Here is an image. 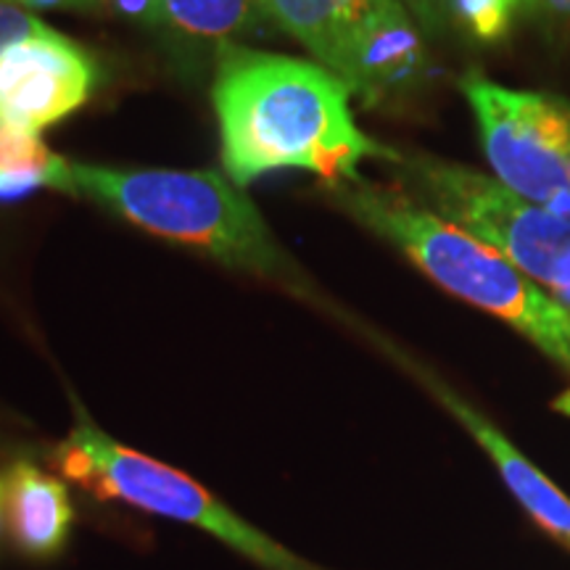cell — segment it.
<instances>
[{
    "label": "cell",
    "mask_w": 570,
    "mask_h": 570,
    "mask_svg": "<svg viewBox=\"0 0 570 570\" xmlns=\"http://www.w3.org/2000/svg\"><path fill=\"white\" fill-rule=\"evenodd\" d=\"M212 104L225 173L238 188L275 169H304L323 183L354 180L362 159H399L396 148L360 130L352 88L323 63L227 42Z\"/></svg>",
    "instance_id": "6da1fadb"
},
{
    "label": "cell",
    "mask_w": 570,
    "mask_h": 570,
    "mask_svg": "<svg viewBox=\"0 0 570 570\" xmlns=\"http://www.w3.org/2000/svg\"><path fill=\"white\" fill-rule=\"evenodd\" d=\"M325 196L354 223L396 246L449 294L512 325L570 370V312L494 246L439 217L404 190L362 177L325 183Z\"/></svg>",
    "instance_id": "7a4b0ae2"
},
{
    "label": "cell",
    "mask_w": 570,
    "mask_h": 570,
    "mask_svg": "<svg viewBox=\"0 0 570 570\" xmlns=\"http://www.w3.org/2000/svg\"><path fill=\"white\" fill-rule=\"evenodd\" d=\"M77 196L106 206L140 230L194 246L262 281L312 296L309 281L283 252L244 190L214 169H122L71 164Z\"/></svg>",
    "instance_id": "3957f363"
},
{
    "label": "cell",
    "mask_w": 570,
    "mask_h": 570,
    "mask_svg": "<svg viewBox=\"0 0 570 570\" xmlns=\"http://www.w3.org/2000/svg\"><path fill=\"white\" fill-rule=\"evenodd\" d=\"M56 465L67 479L106 499H119L151 515L212 533L262 570H323L298 558L288 547L277 544L267 533L256 531L248 520L235 515L190 475L117 444L101 428L90 423L82 407H77V423L67 441L56 449Z\"/></svg>",
    "instance_id": "277c9868"
},
{
    "label": "cell",
    "mask_w": 570,
    "mask_h": 570,
    "mask_svg": "<svg viewBox=\"0 0 570 570\" xmlns=\"http://www.w3.org/2000/svg\"><path fill=\"white\" fill-rule=\"evenodd\" d=\"M394 164L420 204L494 246L570 312V219L462 164L402 151Z\"/></svg>",
    "instance_id": "5b68a950"
},
{
    "label": "cell",
    "mask_w": 570,
    "mask_h": 570,
    "mask_svg": "<svg viewBox=\"0 0 570 570\" xmlns=\"http://www.w3.org/2000/svg\"><path fill=\"white\" fill-rule=\"evenodd\" d=\"M460 90L473 109L481 148L497 180L525 202L570 219L566 98L504 88L481 71H468Z\"/></svg>",
    "instance_id": "8992f818"
},
{
    "label": "cell",
    "mask_w": 570,
    "mask_h": 570,
    "mask_svg": "<svg viewBox=\"0 0 570 570\" xmlns=\"http://www.w3.org/2000/svg\"><path fill=\"white\" fill-rule=\"evenodd\" d=\"M96 85L92 53L48 27L0 56V125L48 130L82 109Z\"/></svg>",
    "instance_id": "52a82bcc"
},
{
    "label": "cell",
    "mask_w": 570,
    "mask_h": 570,
    "mask_svg": "<svg viewBox=\"0 0 570 570\" xmlns=\"http://www.w3.org/2000/svg\"><path fill=\"white\" fill-rule=\"evenodd\" d=\"M402 362L425 383V389L468 428L470 436L487 449L491 462H494L499 475H502L504 487H508L510 494L518 499L520 508L537 520V525H541L550 537H554L562 547L570 550V497L562 494L558 483H554L550 475L541 473V470L533 465V462L525 458V454L520 452L494 423H491V420L483 417L479 410L470 407L465 399L454 394L446 383H441L436 375H431L420 365H412L407 360Z\"/></svg>",
    "instance_id": "ba28073f"
},
{
    "label": "cell",
    "mask_w": 570,
    "mask_h": 570,
    "mask_svg": "<svg viewBox=\"0 0 570 570\" xmlns=\"http://www.w3.org/2000/svg\"><path fill=\"white\" fill-rule=\"evenodd\" d=\"M3 483L6 520L19 550L35 560L56 558L75 523V510L63 481L30 460H19Z\"/></svg>",
    "instance_id": "9c48e42d"
},
{
    "label": "cell",
    "mask_w": 570,
    "mask_h": 570,
    "mask_svg": "<svg viewBox=\"0 0 570 570\" xmlns=\"http://www.w3.org/2000/svg\"><path fill=\"white\" fill-rule=\"evenodd\" d=\"M259 9L325 69L352 85V42L333 0H259Z\"/></svg>",
    "instance_id": "30bf717a"
},
{
    "label": "cell",
    "mask_w": 570,
    "mask_h": 570,
    "mask_svg": "<svg viewBox=\"0 0 570 570\" xmlns=\"http://www.w3.org/2000/svg\"><path fill=\"white\" fill-rule=\"evenodd\" d=\"M167 30L185 38L214 40L227 46L235 35L252 30L262 17L259 0H164Z\"/></svg>",
    "instance_id": "8fae6325"
},
{
    "label": "cell",
    "mask_w": 570,
    "mask_h": 570,
    "mask_svg": "<svg viewBox=\"0 0 570 570\" xmlns=\"http://www.w3.org/2000/svg\"><path fill=\"white\" fill-rule=\"evenodd\" d=\"M0 173H32L46 175L61 194L77 196L71 164L63 156L53 154L38 138V132L17 130L0 125Z\"/></svg>",
    "instance_id": "7c38bea8"
},
{
    "label": "cell",
    "mask_w": 570,
    "mask_h": 570,
    "mask_svg": "<svg viewBox=\"0 0 570 570\" xmlns=\"http://www.w3.org/2000/svg\"><path fill=\"white\" fill-rule=\"evenodd\" d=\"M520 0H449V24L479 42H497L510 32Z\"/></svg>",
    "instance_id": "4fadbf2b"
},
{
    "label": "cell",
    "mask_w": 570,
    "mask_h": 570,
    "mask_svg": "<svg viewBox=\"0 0 570 570\" xmlns=\"http://www.w3.org/2000/svg\"><path fill=\"white\" fill-rule=\"evenodd\" d=\"M341 21H344L348 42H352V85H354V61L362 40L370 32L381 30L383 24L399 17H407V6L402 0H333ZM348 85V88H352Z\"/></svg>",
    "instance_id": "5bb4252c"
},
{
    "label": "cell",
    "mask_w": 570,
    "mask_h": 570,
    "mask_svg": "<svg viewBox=\"0 0 570 570\" xmlns=\"http://www.w3.org/2000/svg\"><path fill=\"white\" fill-rule=\"evenodd\" d=\"M46 30V21H40L30 11L9 3V0H0V56H3V51H9L11 46H17V42L30 40Z\"/></svg>",
    "instance_id": "9a60e30c"
},
{
    "label": "cell",
    "mask_w": 570,
    "mask_h": 570,
    "mask_svg": "<svg viewBox=\"0 0 570 570\" xmlns=\"http://www.w3.org/2000/svg\"><path fill=\"white\" fill-rule=\"evenodd\" d=\"M109 11L148 30H167V3L164 0H109Z\"/></svg>",
    "instance_id": "2e32d148"
},
{
    "label": "cell",
    "mask_w": 570,
    "mask_h": 570,
    "mask_svg": "<svg viewBox=\"0 0 570 570\" xmlns=\"http://www.w3.org/2000/svg\"><path fill=\"white\" fill-rule=\"evenodd\" d=\"M520 13L537 17L547 30L570 35V0H520Z\"/></svg>",
    "instance_id": "e0dca14e"
},
{
    "label": "cell",
    "mask_w": 570,
    "mask_h": 570,
    "mask_svg": "<svg viewBox=\"0 0 570 570\" xmlns=\"http://www.w3.org/2000/svg\"><path fill=\"white\" fill-rule=\"evenodd\" d=\"M428 35H441L449 27V0H402Z\"/></svg>",
    "instance_id": "ac0fdd59"
},
{
    "label": "cell",
    "mask_w": 570,
    "mask_h": 570,
    "mask_svg": "<svg viewBox=\"0 0 570 570\" xmlns=\"http://www.w3.org/2000/svg\"><path fill=\"white\" fill-rule=\"evenodd\" d=\"M24 11H80L104 13L109 11V0H9Z\"/></svg>",
    "instance_id": "d6986e66"
},
{
    "label": "cell",
    "mask_w": 570,
    "mask_h": 570,
    "mask_svg": "<svg viewBox=\"0 0 570 570\" xmlns=\"http://www.w3.org/2000/svg\"><path fill=\"white\" fill-rule=\"evenodd\" d=\"M552 407L558 410V412H562V415H568V417H570V389H568V391H562V394H560L558 399H554Z\"/></svg>",
    "instance_id": "ffe728a7"
},
{
    "label": "cell",
    "mask_w": 570,
    "mask_h": 570,
    "mask_svg": "<svg viewBox=\"0 0 570 570\" xmlns=\"http://www.w3.org/2000/svg\"><path fill=\"white\" fill-rule=\"evenodd\" d=\"M3 512H6V483L0 479V523H3Z\"/></svg>",
    "instance_id": "44dd1931"
},
{
    "label": "cell",
    "mask_w": 570,
    "mask_h": 570,
    "mask_svg": "<svg viewBox=\"0 0 570 570\" xmlns=\"http://www.w3.org/2000/svg\"><path fill=\"white\" fill-rule=\"evenodd\" d=\"M568 180H570V156H568Z\"/></svg>",
    "instance_id": "7402d4cb"
}]
</instances>
